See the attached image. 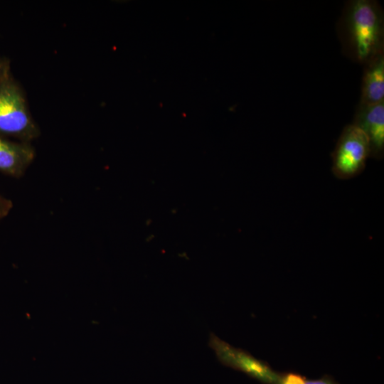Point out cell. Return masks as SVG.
<instances>
[{
  "label": "cell",
  "mask_w": 384,
  "mask_h": 384,
  "mask_svg": "<svg viewBox=\"0 0 384 384\" xmlns=\"http://www.w3.org/2000/svg\"><path fill=\"white\" fill-rule=\"evenodd\" d=\"M366 134L370 145V157L381 159L384 155V101L358 103L352 123Z\"/></svg>",
  "instance_id": "obj_5"
},
{
  "label": "cell",
  "mask_w": 384,
  "mask_h": 384,
  "mask_svg": "<svg viewBox=\"0 0 384 384\" xmlns=\"http://www.w3.org/2000/svg\"><path fill=\"white\" fill-rule=\"evenodd\" d=\"M208 346L223 365L242 371L265 384L279 383L281 375L266 363L242 349L235 348L213 333L210 334Z\"/></svg>",
  "instance_id": "obj_4"
},
{
  "label": "cell",
  "mask_w": 384,
  "mask_h": 384,
  "mask_svg": "<svg viewBox=\"0 0 384 384\" xmlns=\"http://www.w3.org/2000/svg\"><path fill=\"white\" fill-rule=\"evenodd\" d=\"M363 65L359 103L373 105L384 101V53Z\"/></svg>",
  "instance_id": "obj_7"
},
{
  "label": "cell",
  "mask_w": 384,
  "mask_h": 384,
  "mask_svg": "<svg viewBox=\"0 0 384 384\" xmlns=\"http://www.w3.org/2000/svg\"><path fill=\"white\" fill-rule=\"evenodd\" d=\"M370 150L366 134L353 124L346 125L331 154L332 172L340 179L358 176L366 168Z\"/></svg>",
  "instance_id": "obj_3"
},
{
  "label": "cell",
  "mask_w": 384,
  "mask_h": 384,
  "mask_svg": "<svg viewBox=\"0 0 384 384\" xmlns=\"http://www.w3.org/2000/svg\"><path fill=\"white\" fill-rule=\"evenodd\" d=\"M39 134L25 94L11 75L0 82V136L31 143Z\"/></svg>",
  "instance_id": "obj_2"
},
{
  "label": "cell",
  "mask_w": 384,
  "mask_h": 384,
  "mask_svg": "<svg viewBox=\"0 0 384 384\" xmlns=\"http://www.w3.org/2000/svg\"><path fill=\"white\" fill-rule=\"evenodd\" d=\"M31 143L14 141L0 136V172L14 178L21 177L35 158Z\"/></svg>",
  "instance_id": "obj_6"
},
{
  "label": "cell",
  "mask_w": 384,
  "mask_h": 384,
  "mask_svg": "<svg viewBox=\"0 0 384 384\" xmlns=\"http://www.w3.org/2000/svg\"><path fill=\"white\" fill-rule=\"evenodd\" d=\"M304 378L294 373H288L281 375L278 384H304Z\"/></svg>",
  "instance_id": "obj_9"
},
{
  "label": "cell",
  "mask_w": 384,
  "mask_h": 384,
  "mask_svg": "<svg viewBox=\"0 0 384 384\" xmlns=\"http://www.w3.org/2000/svg\"><path fill=\"white\" fill-rule=\"evenodd\" d=\"M11 75L9 60L0 58V82Z\"/></svg>",
  "instance_id": "obj_10"
},
{
  "label": "cell",
  "mask_w": 384,
  "mask_h": 384,
  "mask_svg": "<svg viewBox=\"0 0 384 384\" xmlns=\"http://www.w3.org/2000/svg\"><path fill=\"white\" fill-rule=\"evenodd\" d=\"M13 208V202L0 193V220L6 217Z\"/></svg>",
  "instance_id": "obj_8"
},
{
  "label": "cell",
  "mask_w": 384,
  "mask_h": 384,
  "mask_svg": "<svg viewBox=\"0 0 384 384\" xmlns=\"http://www.w3.org/2000/svg\"><path fill=\"white\" fill-rule=\"evenodd\" d=\"M304 384H337L328 377H323L318 380H305Z\"/></svg>",
  "instance_id": "obj_11"
},
{
  "label": "cell",
  "mask_w": 384,
  "mask_h": 384,
  "mask_svg": "<svg viewBox=\"0 0 384 384\" xmlns=\"http://www.w3.org/2000/svg\"><path fill=\"white\" fill-rule=\"evenodd\" d=\"M341 50L353 62L364 65L384 53V13L374 0L345 3L336 23Z\"/></svg>",
  "instance_id": "obj_1"
}]
</instances>
